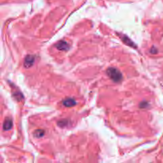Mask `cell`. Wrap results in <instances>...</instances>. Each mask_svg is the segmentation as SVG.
Here are the masks:
<instances>
[{"label": "cell", "mask_w": 163, "mask_h": 163, "mask_svg": "<svg viewBox=\"0 0 163 163\" xmlns=\"http://www.w3.org/2000/svg\"><path fill=\"white\" fill-rule=\"evenodd\" d=\"M107 73L110 78H111L114 82L119 83L123 79V76L122 73L119 72V69H117L116 68H109L107 70Z\"/></svg>", "instance_id": "6da1fadb"}, {"label": "cell", "mask_w": 163, "mask_h": 163, "mask_svg": "<svg viewBox=\"0 0 163 163\" xmlns=\"http://www.w3.org/2000/svg\"><path fill=\"white\" fill-rule=\"evenodd\" d=\"M35 61V57L33 55H27L25 58V61H24V66L26 68L31 67L34 63Z\"/></svg>", "instance_id": "7a4b0ae2"}, {"label": "cell", "mask_w": 163, "mask_h": 163, "mask_svg": "<svg viewBox=\"0 0 163 163\" xmlns=\"http://www.w3.org/2000/svg\"><path fill=\"white\" fill-rule=\"evenodd\" d=\"M56 47L57 48V50H61V51H64V50L66 51V50H68L69 49V44H68L66 42H65V41H61V42H58V43L57 44Z\"/></svg>", "instance_id": "3957f363"}, {"label": "cell", "mask_w": 163, "mask_h": 163, "mask_svg": "<svg viewBox=\"0 0 163 163\" xmlns=\"http://www.w3.org/2000/svg\"><path fill=\"white\" fill-rule=\"evenodd\" d=\"M63 104L65 107H73L76 104V102L73 99H66L63 101Z\"/></svg>", "instance_id": "277c9868"}, {"label": "cell", "mask_w": 163, "mask_h": 163, "mask_svg": "<svg viewBox=\"0 0 163 163\" xmlns=\"http://www.w3.org/2000/svg\"><path fill=\"white\" fill-rule=\"evenodd\" d=\"M12 127V121L11 119H6L3 123V130L4 131H8L11 129Z\"/></svg>", "instance_id": "5b68a950"}, {"label": "cell", "mask_w": 163, "mask_h": 163, "mask_svg": "<svg viewBox=\"0 0 163 163\" xmlns=\"http://www.w3.org/2000/svg\"><path fill=\"white\" fill-rule=\"evenodd\" d=\"M44 134H45L44 131H42V130H38V131H36L34 132V136L36 138H41L43 136Z\"/></svg>", "instance_id": "8992f818"}]
</instances>
